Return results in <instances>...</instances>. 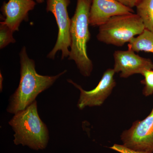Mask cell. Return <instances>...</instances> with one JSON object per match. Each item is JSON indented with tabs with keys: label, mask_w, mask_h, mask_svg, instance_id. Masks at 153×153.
I'll return each mask as SVG.
<instances>
[{
	"label": "cell",
	"mask_w": 153,
	"mask_h": 153,
	"mask_svg": "<svg viewBox=\"0 0 153 153\" xmlns=\"http://www.w3.org/2000/svg\"><path fill=\"white\" fill-rule=\"evenodd\" d=\"M21 64L20 82L11 96L7 111L15 114L26 109L36 101L38 94L49 88L59 77L67 72L65 70L54 76L42 75L37 73L34 60L28 57L25 47L19 53Z\"/></svg>",
	"instance_id": "cell-1"
},
{
	"label": "cell",
	"mask_w": 153,
	"mask_h": 153,
	"mask_svg": "<svg viewBox=\"0 0 153 153\" xmlns=\"http://www.w3.org/2000/svg\"><path fill=\"white\" fill-rule=\"evenodd\" d=\"M92 0H76L75 13L71 19V44L68 60H74L82 76H89L93 63L88 55L87 44L91 38L89 12Z\"/></svg>",
	"instance_id": "cell-2"
},
{
	"label": "cell",
	"mask_w": 153,
	"mask_h": 153,
	"mask_svg": "<svg viewBox=\"0 0 153 153\" xmlns=\"http://www.w3.org/2000/svg\"><path fill=\"white\" fill-rule=\"evenodd\" d=\"M14 114L8 123L15 132L14 144L36 151L47 147L49 131L38 114L37 101Z\"/></svg>",
	"instance_id": "cell-3"
},
{
	"label": "cell",
	"mask_w": 153,
	"mask_h": 153,
	"mask_svg": "<svg viewBox=\"0 0 153 153\" xmlns=\"http://www.w3.org/2000/svg\"><path fill=\"white\" fill-rule=\"evenodd\" d=\"M144 25L136 13L115 16L99 27L97 38L108 45L122 47L145 30Z\"/></svg>",
	"instance_id": "cell-4"
},
{
	"label": "cell",
	"mask_w": 153,
	"mask_h": 153,
	"mask_svg": "<svg viewBox=\"0 0 153 153\" xmlns=\"http://www.w3.org/2000/svg\"><path fill=\"white\" fill-rule=\"evenodd\" d=\"M70 4V0H47L46 10L53 14L58 28L56 44L47 56L49 59H55L56 53L60 51L62 52V60L69 56L71 19L68 16L67 7Z\"/></svg>",
	"instance_id": "cell-5"
},
{
	"label": "cell",
	"mask_w": 153,
	"mask_h": 153,
	"mask_svg": "<svg viewBox=\"0 0 153 153\" xmlns=\"http://www.w3.org/2000/svg\"><path fill=\"white\" fill-rule=\"evenodd\" d=\"M123 145L134 150L153 153V107L149 114L133 123L120 136Z\"/></svg>",
	"instance_id": "cell-6"
},
{
	"label": "cell",
	"mask_w": 153,
	"mask_h": 153,
	"mask_svg": "<svg viewBox=\"0 0 153 153\" xmlns=\"http://www.w3.org/2000/svg\"><path fill=\"white\" fill-rule=\"evenodd\" d=\"M113 68H108L105 71L98 85L90 91L84 90L80 85L76 84L71 79H67L77 89L80 94L77 106L79 109L82 110L86 107L101 106L112 92L116 85L114 78Z\"/></svg>",
	"instance_id": "cell-7"
},
{
	"label": "cell",
	"mask_w": 153,
	"mask_h": 153,
	"mask_svg": "<svg viewBox=\"0 0 153 153\" xmlns=\"http://www.w3.org/2000/svg\"><path fill=\"white\" fill-rule=\"evenodd\" d=\"M115 73H120L121 78H127L134 74L142 75L146 70L153 69V63L148 58L137 55L130 49L117 50L113 54Z\"/></svg>",
	"instance_id": "cell-8"
},
{
	"label": "cell",
	"mask_w": 153,
	"mask_h": 153,
	"mask_svg": "<svg viewBox=\"0 0 153 153\" xmlns=\"http://www.w3.org/2000/svg\"><path fill=\"white\" fill-rule=\"evenodd\" d=\"M134 12L132 9L116 0H92L89 12V25L99 27L113 17Z\"/></svg>",
	"instance_id": "cell-9"
},
{
	"label": "cell",
	"mask_w": 153,
	"mask_h": 153,
	"mask_svg": "<svg viewBox=\"0 0 153 153\" xmlns=\"http://www.w3.org/2000/svg\"><path fill=\"white\" fill-rule=\"evenodd\" d=\"M36 5L33 0H9L4 2L1 8L3 23L13 31H19L23 21L29 20V13Z\"/></svg>",
	"instance_id": "cell-10"
},
{
	"label": "cell",
	"mask_w": 153,
	"mask_h": 153,
	"mask_svg": "<svg viewBox=\"0 0 153 153\" xmlns=\"http://www.w3.org/2000/svg\"><path fill=\"white\" fill-rule=\"evenodd\" d=\"M134 52H151L153 54V33L146 29L131 39L128 45Z\"/></svg>",
	"instance_id": "cell-11"
},
{
	"label": "cell",
	"mask_w": 153,
	"mask_h": 153,
	"mask_svg": "<svg viewBox=\"0 0 153 153\" xmlns=\"http://www.w3.org/2000/svg\"><path fill=\"white\" fill-rule=\"evenodd\" d=\"M136 7L145 29L153 33V0H140Z\"/></svg>",
	"instance_id": "cell-12"
},
{
	"label": "cell",
	"mask_w": 153,
	"mask_h": 153,
	"mask_svg": "<svg viewBox=\"0 0 153 153\" xmlns=\"http://www.w3.org/2000/svg\"><path fill=\"white\" fill-rule=\"evenodd\" d=\"M13 31L2 22H0V49L7 47L11 43H15L16 39L13 36Z\"/></svg>",
	"instance_id": "cell-13"
},
{
	"label": "cell",
	"mask_w": 153,
	"mask_h": 153,
	"mask_svg": "<svg viewBox=\"0 0 153 153\" xmlns=\"http://www.w3.org/2000/svg\"><path fill=\"white\" fill-rule=\"evenodd\" d=\"M142 75L144 79L142 82L145 84L143 94L146 97L149 96L153 94V69L146 70Z\"/></svg>",
	"instance_id": "cell-14"
},
{
	"label": "cell",
	"mask_w": 153,
	"mask_h": 153,
	"mask_svg": "<svg viewBox=\"0 0 153 153\" xmlns=\"http://www.w3.org/2000/svg\"><path fill=\"white\" fill-rule=\"evenodd\" d=\"M109 148L113 150L120 153H149L146 152L134 150L126 147L123 145L117 144H114L111 147H110Z\"/></svg>",
	"instance_id": "cell-15"
},
{
	"label": "cell",
	"mask_w": 153,
	"mask_h": 153,
	"mask_svg": "<svg viewBox=\"0 0 153 153\" xmlns=\"http://www.w3.org/2000/svg\"><path fill=\"white\" fill-rule=\"evenodd\" d=\"M116 1L121 3L124 5L132 9L134 7H136L140 0H116Z\"/></svg>",
	"instance_id": "cell-16"
},
{
	"label": "cell",
	"mask_w": 153,
	"mask_h": 153,
	"mask_svg": "<svg viewBox=\"0 0 153 153\" xmlns=\"http://www.w3.org/2000/svg\"><path fill=\"white\" fill-rule=\"evenodd\" d=\"M3 77L1 73H0V90H1V92L2 91L3 89Z\"/></svg>",
	"instance_id": "cell-17"
},
{
	"label": "cell",
	"mask_w": 153,
	"mask_h": 153,
	"mask_svg": "<svg viewBox=\"0 0 153 153\" xmlns=\"http://www.w3.org/2000/svg\"><path fill=\"white\" fill-rule=\"evenodd\" d=\"M34 1H36V2L39 3V4H41L44 2V0H33Z\"/></svg>",
	"instance_id": "cell-18"
},
{
	"label": "cell",
	"mask_w": 153,
	"mask_h": 153,
	"mask_svg": "<svg viewBox=\"0 0 153 153\" xmlns=\"http://www.w3.org/2000/svg\"></svg>",
	"instance_id": "cell-19"
}]
</instances>
